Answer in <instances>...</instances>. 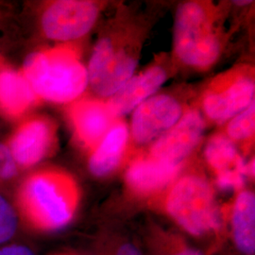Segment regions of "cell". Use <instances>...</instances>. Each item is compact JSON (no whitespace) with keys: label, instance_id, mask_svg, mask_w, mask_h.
Here are the masks:
<instances>
[{"label":"cell","instance_id":"cell-1","mask_svg":"<svg viewBox=\"0 0 255 255\" xmlns=\"http://www.w3.org/2000/svg\"><path fill=\"white\" fill-rule=\"evenodd\" d=\"M79 199L80 192L73 178L53 168L29 174L16 194L17 207L24 219L31 226L45 231L68 224Z\"/></svg>","mask_w":255,"mask_h":255},{"label":"cell","instance_id":"cell-2","mask_svg":"<svg viewBox=\"0 0 255 255\" xmlns=\"http://www.w3.org/2000/svg\"><path fill=\"white\" fill-rule=\"evenodd\" d=\"M21 72L40 101L71 104L88 87L86 66L78 52L68 46L29 55Z\"/></svg>","mask_w":255,"mask_h":255},{"label":"cell","instance_id":"cell-3","mask_svg":"<svg viewBox=\"0 0 255 255\" xmlns=\"http://www.w3.org/2000/svg\"><path fill=\"white\" fill-rule=\"evenodd\" d=\"M173 45L178 60L195 69H208L219 60L221 42L206 5L189 1L178 7Z\"/></svg>","mask_w":255,"mask_h":255},{"label":"cell","instance_id":"cell-4","mask_svg":"<svg viewBox=\"0 0 255 255\" xmlns=\"http://www.w3.org/2000/svg\"><path fill=\"white\" fill-rule=\"evenodd\" d=\"M166 209L178 224L194 236L220 228L214 190L201 176L186 175L178 180L167 196Z\"/></svg>","mask_w":255,"mask_h":255},{"label":"cell","instance_id":"cell-5","mask_svg":"<svg viewBox=\"0 0 255 255\" xmlns=\"http://www.w3.org/2000/svg\"><path fill=\"white\" fill-rule=\"evenodd\" d=\"M137 60L105 37L95 45L87 70L88 86L101 98L109 99L134 75Z\"/></svg>","mask_w":255,"mask_h":255},{"label":"cell","instance_id":"cell-6","mask_svg":"<svg viewBox=\"0 0 255 255\" xmlns=\"http://www.w3.org/2000/svg\"><path fill=\"white\" fill-rule=\"evenodd\" d=\"M255 84L252 74L231 71L216 79L203 95L202 108L206 117L223 124L255 102Z\"/></svg>","mask_w":255,"mask_h":255},{"label":"cell","instance_id":"cell-7","mask_svg":"<svg viewBox=\"0 0 255 255\" xmlns=\"http://www.w3.org/2000/svg\"><path fill=\"white\" fill-rule=\"evenodd\" d=\"M100 7L88 0H57L41 14L44 35L53 41L71 42L85 36L95 26Z\"/></svg>","mask_w":255,"mask_h":255},{"label":"cell","instance_id":"cell-8","mask_svg":"<svg viewBox=\"0 0 255 255\" xmlns=\"http://www.w3.org/2000/svg\"><path fill=\"white\" fill-rule=\"evenodd\" d=\"M57 128L51 119L36 116L24 119L9 136L6 146L19 169L43 161L57 146Z\"/></svg>","mask_w":255,"mask_h":255},{"label":"cell","instance_id":"cell-9","mask_svg":"<svg viewBox=\"0 0 255 255\" xmlns=\"http://www.w3.org/2000/svg\"><path fill=\"white\" fill-rule=\"evenodd\" d=\"M183 114L182 104L173 97L154 95L132 112L129 135L138 145L154 142L176 125Z\"/></svg>","mask_w":255,"mask_h":255},{"label":"cell","instance_id":"cell-10","mask_svg":"<svg viewBox=\"0 0 255 255\" xmlns=\"http://www.w3.org/2000/svg\"><path fill=\"white\" fill-rule=\"evenodd\" d=\"M205 121L197 110L184 112L181 119L151 145L149 156L173 164H182L201 143Z\"/></svg>","mask_w":255,"mask_h":255},{"label":"cell","instance_id":"cell-11","mask_svg":"<svg viewBox=\"0 0 255 255\" xmlns=\"http://www.w3.org/2000/svg\"><path fill=\"white\" fill-rule=\"evenodd\" d=\"M68 118L77 140L91 151L117 121L106 102L95 99L74 101L68 109Z\"/></svg>","mask_w":255,"mask_h":255},{"label":"cell","instance_id":"cell-12","mask_svg":"<svg viewBox=\"0 0 255 255\" xmlns=\"http://www.w3.org/2000/svg\"><path fill=\"white\" fill-rule=\"evenodd\" d=\"M166 79V71L161 66H151L142 73L133 75L106 101L114 119L117 120L132 113L141 103L156 95Z\"/></svg>","mask_w":255,"mask_h":255},{"label":"cell","instance_id":"cell-13","mask_svg":"<svg viewBox=\"0 0 255 255\" xmlns=\"http://www.w3.org/2000/svg\"><path fill=\"white\" fill-rule=\"evenodd\" d=\"M40 101L21 71L0 64V115L17 120Z\"/></svg>","mask_w":255,"mask_h":255},{"label":"cell","instance_id":"cell-14","mask_svg":"<svg viewBox=\"0 0 255 255\" xmlns=\"http://www.w3.org/2000/svg\"><path fill=\"white\" fill-rule=\"evenodd\" d=\"M182 164L158 160L150 156L137 159L128 166L126 182L137 194H152L164 189L179 175Z\"/></svg>","mask_w":255,"mask_h":255},{"label":"cell","instance_id":"cell-15","mask_svg":"<svg viewBox=\"0 0 255 255\" xmlns=\"http://www.w3.org/2000/svg\"><path fill=\"white\" fill-rule=\"evenodd\" d=\"M129 130L127 125L117 120L103 139L91 151L89 169L97 177H105L120 164L127 148Z\"/></svg>","mask_w":255,"mask_h":255},{"label":"cell","instance_id":"cell-16","mask_svg":"<svg viewBox=\"0 0 255 255\" xmlns=\"http://www.w3.org/2000/svg\"><path fill=\"white\" fill-rule=\"evenodd\" d=\"M204 157L217 176L234 171L243 172L246 176L255 175V160L246 163L238 153L235 142L227 135L211 137L204 149Z\"/></svg>","mask_w":255,"mask_h":255},{"label":"cell","instance_id":"cell-17","mask_svg":"<svg viewBox=\"0 0 255 255\" xmlns=\"http://www.w3.org/2000/svg\"><path fill=\"white\" fill-rule=\"evenodd\" d=\"M233 233L237 247L246 255L255 250V198L250 191L237 196L233 209Z\"/></svg>","mask_w":255,"mask_h":255},{"label":"cell","instance_id":"cell-18","mask_svg":"<svg viewBox=\"0 0 255 255\" xmlns=\"http://www.w3.org/2000/svg\"><path fill=\"white\" fill-rule=\"evenodd\" d=\"M255 103L228 121L227 136L234 142L245 141L255 135Z\"/></svg>","mask_w":255,"mask_h":255},{"label":"cell","instance_id":"cell-19","mask_svg":"<svg viewBox=\"0 0 255 255\" xmlns=\"http://www.w3.org/2000/svg\"><path fill=\"white\" fill-rule=\"evenodd\" d=\"M17 227V217L13 207L0 195V244L13 237Z\"/></svg>","mask_w":255,"mask_h":255},{"label":"cell","instance_id":"cell-20","mask_svg":"<svg viewBox=\"0 0 255 255\" xmlns=\"http://www.w3.org/2000/svg\"><path fill=\"white\" fill-rule=\"evenodd\" d=\"M19 170L8 146L6 144H0V184L13 180L17 176Z\"/></svg>","mask_w":255,"mask_h":255},{"label":"cell","instance_id":"cell-21","mask_svg":"<svg viewBox=\"0 0 255 255\" xmlns=\"http://www.w3.org/2000/svg\"><path fill=\"white\" fill-rule=\"evenodd\" d=\"M0 255H34L27 247L13 245L0 249Z\"/></svg>","mask_w":255,"mask_h":255},{"label":"cell","instance_id":"cell-22","mask_svg":"<svg viewBox=\"0 0 255 255\" xmlns=\"http://www.w3.org/2000/svg\"><path fill=\"white\" fill-rule=\"evenodd\" d=\"M117 255H142L138 250L135 249L134 247L128 244V245H124L119 249V253Z\"/></svg>","mask_w":255,"mask_h":255},{"label":"cell","instance_id":"cell-23","mask_svg":"<svg viewBox=\"0 0 255 255\" xmlns=\"http://www.w3.org/2000/svg\"><path fill=\"white\" fill-rule=\"evenodd\" d=\"M174 255H202V254L199 251H195V250H184L181 253Z\"/></svg>","mask_w":255,"mask_h":255},{"label":"cell","instance_id":"cell-24","mask_svg":"<svg viewBox=\"0 0 255 255\" xmlns=\"http://www.w3.org/2000/svg\"><path fill=\"white\" fill-rule=\"evenodd\" d=\"M235 3L238 5V6H246L248 4H251V3H253V1H251V0H244V1H235Z\"/></svg>","mask_w":255,"mask_h":255}]
</instances>
